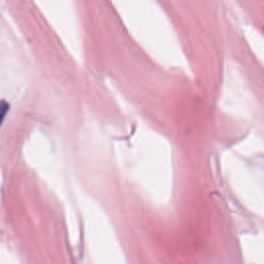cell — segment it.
Masks as SVG:
<instances>
[{
    "instance_id": "cell-1",
    "label": "cell",
    "mask_w": 264,
    "mask_h": 264,
    "mask_svg": "<svg viewBox=\"0 0 264 264\" xmlns=\"http://www.w3.org/2000/svg\"><path fill=\"white\" fill-rule=\"evenodd\" d=\"M8 110H9V103L6 100H0V125L2 124Z\"/></svg>"
}]
</instances>
